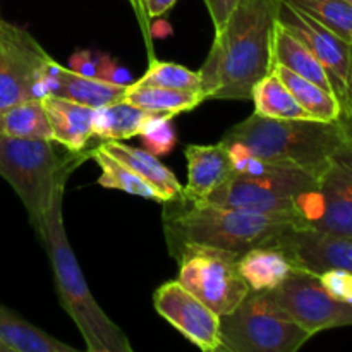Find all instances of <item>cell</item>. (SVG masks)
<instances>
[{"label":"cell","instance_id":"obj_1","mask_svg":"<svg viewBox=\"0 0 352 352\" xmlns=\"http://www.w3.org/2000/svg\"><path fill=\"white\" fill-rule=\"evenodd\" d=\"M277 0H241L199 69L206 100H251L270 72V41Z\"/></svg>","mask_w":352,"mask_h":352},{"label":"cell","instance_id":"obj_2","mask_svg":"<svg viewBox=\"0 0 352 352\" xmlns=\"http://www.w3.org/2000/svg\"><path fill=\"white\" fill-rule=\"evenodd\" d=\"M165 205L164 227L174 256L186 244L220 248L243 254L253 248L275 246L287 230L305 227L299 217L284 213H261L195 203L186 198Z\"/></svg>","mask_w":352,"mask_h":352},{"label":"cell","instance_id":"obj_3","mask_svg":"<svg viewBox=\"0 0 352 352\" xmlns=\"http://www.w3.org/2000/svg\"><path fill=\"white\" fill-rule=\"evenodd\" d=\"M65 182L67 181L60 182L55 189L50 208L45 213L40 236L48 251L58 301L81 332L89 352H133V346L126 333L109 318L93 298L69 243L62 217Z\"/></svg>","mask_w":352,"mask_h":352},{"label":"cell","instance_id":"obj_4","mask_svg":"<svg viewBox=\"0 0 352 352\" xmlns=\"http://www.w3.org/2000/svg\"><path fill=\"white\" fill-rule=\"evenodd\" d=\"M342 119L336 122L270 119L253 113L223 134V144H239L270 162L294 164L322 170L337 148L347 140Z\"/></svg>","mask_w":352,"mask_h":352},{"label":"cell","instance_id":"obj_5","mask_svg":"<svg viewBox=\"0 0 352 352\" xmlns=\"http://www.w3.org/2000/svg\"><path fill=\"white\" fill-rule=\"evenodd\" d=\"M55 144L52 140L0 136V177L19 196L38 237L55 189L89 158V150L62 157Z\"/></svg>","mask_w":352,"mask_h":352},{"label":"cell","instance_id":"obj_6","mask_svg":"<svg viewBox=\"0 0 352 352\" xmlns=\"http://www.w3.org/2000/svg\"><path fill=\"white\" fill-rule=\"evenodd\" d=\"M311 337L272 291H251L232 313L220 316L222 351L296 352Z\"/></svg>","mask_w":352,"mask_h":352},{"label":"cell","instance_id":"obj_7","mask_svg":"<svg viewBox=\"0 0 352 352\" xmlns=\"http://www.w3.org/2000/svg\"><path fill=\"white\" fill-rule=\"evenodd\" d=\"M320 172L277 162L268 174L258 177L234 174L201 203L261 213H284L302 220V208L318 188Z\"/></svg>","mask_w":352,"mask_h":352},{"label":"cell","instance_id":"obj_8","mask_svg":"<svg viewBox=\"0 0 352 352\" xmlns=\"http://www.w3.org/2000/svg\"><path fill=\"white\" fill-rule=\"evenodd\" d=\"M179 282L219 316L232 313L251 289L239 274L241 254L199 244H186L175 253Z\"/></svg>","mask_w":352,"mask_h":352},{"label":"cell","instance_id":"obj_9","mask_svg":"<svg viewBox=\"0 0 352 352\" xmlns=\"http://www.w3.org/2000/svg\"><path fill=\"white\" fill-rule=\"evenodd\" d=\"M57 62L24 28L0 19V112L48 95Z\"/></svg>","mask_w":352,"mask_h":352},{"label":"cell","instance_id":"obj_10","mask_svg":"<svg viewBox=\"0 0 352 352\" xmlns=\"http://www.w3.org/2000/svg\"><path fill=\"white\" fill-rule=\"evenodd\" d=\"M302 222L309 229L352 239L351 133L320 172L318 188L302 208Z\"/></svg>","mask_w":352,"mask_h":352},{"label":"cell","instance_id":"obj_11","mask_svg":"<svg viewBox=\"0 0 352 352\" xmlns=\"http://www.w3.org/2000/svg\"><path fill=\"white\" fill-rule=\"evenodd\" d=\"M278 305L311 336L330 329L352 325V305L337 301L311 272L296 270L272 291Z\"/></svg>","mask_w":352,"mask_h":352},{"label":"cell","instance_id":"obj_12","mask_svg":"<svg viewBox=\"0 0 352 352\" xmlns=\"http://www.w3.org/2000/svg\"><path fill=\"white\" fill-rule=\"evenodd\" d=\"M275 21L305 43L322 62L342 105L352 69V43L284 0L275 2Z\"/></svg>","mask_w":352,"mask_h":352},{"label":"cell","instance_id":"obj_13","mask_svg":"<svg viewBox=\"0 0 352 352\" xmlns=\"http://www.w3.org/2000/svg\"><path fill=\"white\" fill-rule=\"evenodd\" d=\"M153 306L165 322L170 323L198 349L222 351L220 316L179 280L162 284L153 294Z\"/></svg>","mask_w":352,"mask_h":352},{"label":"cell","instance_id":"obj_14","mask_svg":"<svg viewBox=\"0 0 352 352\" xmlns=\"http://www.w3.org/2000/svg\"><path fill=\"white\" fill-rule=\"evenodd\" d=\"M277 246H282L299 270L320 274L330 268L352 272V239L322 232L309 227L287 230Z\"/></svg>","mask_w":352,"mask_h":352},{"label":"cell","instance_id":"obj_15","mask_svg":"<svg viewBox=\"0 0 352 352\" xmlns=\"http://www.w3.org/2000/svg\"><path fill=\"white\" fill-rule=\"evenodd\" d=\"M184 153L188 160V186L184 188V198L189 201H205L215 189L226 184L234 175L229 150L222 143L189 144Z\"/></svg>","mask_w":352,"mask_h":352},{"label":"cell","instance_id":"obj_16","mask_svg":"<svg viewBox=\"0 0 352 352\" xmlns=\"http://www.w3.org/2000/svg\"><path fill=\"white\" fill-rule=\"evenodd\" d=\"M43 105L52 127V140L72 153L86 151L91 138H95V109L57 95H45Z\"/></svg>","mask_w":352,"mask_h":352},{"label":"cell","instance_id":"obj_17","mask_svg":"<svg viewBox=\"0 0 352 352\" xmlns=\"http://www.w3.org/2000/svg\"><path fill=\"white\" fill-rule=\"evenodd\" d=\"M129 85L107 81L102 78L85 76L69 67H62L60 64L55 65L50 76L48 85V95H57L60 98L71 100V102L81 103V105L100 109V107L110 105L119 100H124Z\"/></svg>","mask_w":352,"mask_h":352},{"label":"cell","instance_id":"obj_18","mask_svg":"<svg viewBox=\"0 0 352 352\" xmlns=\"http://www.w3.org/2000/svg\"><path fill=\"white\" fill-rule=\"evenodd\" d=\"M241 277L251 291H275L296 270V263L282 246H260L246 251L237 260Z\"/></svg>","mask_w":352,"mask_h":352},{"label":"cell","instance_id":"obj_19","mask_svg":"<svg viewBox=\"0 0 352 352\" xmlns=\"http://www.w3.org/2000/svg\"><path fill=\"white\" fill-rule=\"evenodd\" d=\"M102 146L112 157L127 165L131 170L136 172L141 179L150 182L164 196V203L184 198V188L181 186V182L172 174L170 168L165 167L153 153L144 148L124 144L122 141H103Z\"/></svg>","mask_w":352,"mask_h":352},{"label":"cell","instance_id":"obj_20","mask_svg":"<svg viewBox=\"0 0 352 352\" xmlns=\"http://www.w3.org/2000/svg\"><path fill=\"white\" fill-rule=\"evenodd\" d=\"M270 57L272 64L284 65L289 71L316 82V85L336 95L332 79H330V74L323 67L322 62L316 58V55L305 43H301L294 34H291L285 28H282L277 21L274 23V30H272Z\"/></svg>","mask_w":352,"mask_h":352},{"label":"cell","instance_id":"obj_21","mask_svg":"<svg viewBox=\"0 0 352 352\" xmlns=\"http://www.w3.org/2000/svg\"><path fill=\"white\" fill-rule=\"evenodd\" d=\"M158 116L162 113L150 112L126 100H119L95 110L93 134L102 141L129 140L140 136L141 131Z\"/></svg>","mask_w":352,"mask_h":352},{"label":"cell","instance_id":"obj_22","mask_svg":"<svg viewBox=\"0 0 352 352\" xmlns=\"http://www.w3.org/2000/svg\"><path fill=\"white\" fill-rule=\"evenodd\" d=\"M0 352H76L0 305Z\"/></svg>","mask_w":352,"mask_h":352},{"label":"cell","instance_id":"obj_23","mask_svg":"<svg viewBox=\"0 0 352 352\" xmlns=\"http://www.w3.org/2000/svg\"><path fill=\"white\" fill-rule=\"evenodd\" d=\"M272 71L282 79L285 86L291 89L294 98L298 100L299 105L309 113L315 120L322 122H336L342 116V105L339 98L329 89L322 88L316 82L289 71L287 67L278 64H272Z\"/></svg>","mask_w":352,"mask_h":352},{"label":"cell","instance_id":"obj_24","mask_svg":"<svg viewBox=\"0 0 352 352\" xmlns=\"http://www.w3.org/2000/svg\"><path fill=\"white\" fill-rule=\"evenodd\" d=\"M251 100L254 102V113L270 119H313L301 105L291 89L282 82V79L270 69L265 78L254 85ZM315 120V119H313Z\"/></svg>","mask_w":352,"mask_h":352},{"label":"cell","instance_id":"obj_25","mask_svg":"<svg viewBox=\"0 0 352 352\" xmlns=\"http://www.w3.org/2000/svg\"><path fill=\"white\" fill-rule=\"evenodd\" d=\"M89 158L95 160L102 174L98 177V184L105 189H119V191L129 192L133 196L153 199L157 203H164V196L144 179H141L136 172L131 170L127 165L117 160L109 153L105 148L100 146L89 150Z\"/></svg>","mask_w":352,"mask_h":352},{"label":"cell","instance_id":"obj_26","mask_svg":"<svg viewBox=\"0 0 352 352\" xmlns=\"http://www.w3.org/2000/svg\"><path fill=\"white\" fill-rule=\"evenodd\" d=\"M0 129L2 136L23 138V140H52V127L45 112L43 98L24 100L2 110Z\"/></svg>","mask_w":352,"mask_h":352},{"label":"cell","instance_id":"obj_27","mask_svg":"<svg viewBox=\"0 0 352 352\" xmlns=\"http://www.w3.org/2000/svg\"><path fill=\"white\" fill-rule=\"evenodd\" d=\"M124 100L150 112L170 113L175 117L177 113L195 110L206 98L203 93L181 91V89L160 88V86L129 85Z\"/></svg>","mask_w":352,"mask_h":352},{"label":"cell","instance_id":"obj_28","mask_svg":"<svg viewBox=\"0 0 352 352\" xmlns=\"http://www.w3.org/2000/svg\"><path fill=\"white\" fill-rule=\"evenodd\" d=\"M136 86H160V88L181 89V91L203 93L199 71H191L175 62L151 60L148 71L138 81L131 82Z\"/></svg>","mask_w":352,"mask_h":352},{"label":"cell","instance_id":"obj_29","mask_svg":"<svg viewBox=\"0 0 352 352\" xmlns=\"http://www.w3.org/2000/svg\"><path fill=\"white\" fill-rule=\"evenodd\" d=\"M352 43V6L346 0H284Z\"/></svg>","mask_w":352,"mask_h":352},{"label":"cell","instance_id":"obj_30","mask_svg":"<svg viewBox=\"0 0 352 352\" xmlns=\"http://www.w3.org/2000/svg\"><path fill=\"white\" fill-rule=\"evenodd\" d=\"M174 116L170 113H162V116L155 117L143 131H141V141H143L144 150L153 153L155 157H165L174 150L175 143H177V134H175V127L172 124Z\"/></svg>","mask_w":352,"mask_h":352},{"label":"cell","instance_id":"obj_31","mask_svg":"<svg viewBox=\"0 0 352 352\" xmlns=\"http://www.w3.org/2000/svg\"><path fill=\"white\" fill-rule=\"evenodd\" d=\"M318 277L320 284L325 287V291L330 296L340 302L352 305V272L342 270V268H330L323 270L320 274H315Z\"/></svg>","mask_w":352,"mask_h":352},{"label":"cell","instance_id":"obj_32","mask_svg":"<svg viewBox=\"0 0 352 352\" xmlns=\"http://www.w3.org/2000/svg\"><path fill=\"white\" fill-rule=\"evenodd\" d=\"M239 2L241 0H205L215 33H220L223 30V26L227 24L229 17L232 16L236 7L239 6Z\"/></svg>","mask_w":352,"mask_h":352},{"label":"cell","instance_id":"obj_33","mask_svg":"<svg viewBox=\"0 0 352 352\" xmlns=\"http://www.w3.org/2000/svg\"><path fill=\"white\" fill-rule=\"evenodd\" d=\"M175 2L177 0H143L144 12H146L148 17L164 16Z\"/></svg>","mask_w":352,"mask_h":352},{"label":"cell","instance_id":"obj_34","mask_svg":"<svg viewBox=\"0 0 352 352\" xmlns=\"http://www.w3.org/2000/svg\"><path fill=\"white\" fill-rule=\"evenodd\" d=\"M340 119L344 120L347 131H349L352 136V69H351L349 82H347L346 96H344V102H342V116H340Z\"/></svg>","mask_w":352,"mask_h":352},{"label":"cell","instance_id":"obj_35","mask_svg":"<svg viewBox=\"0 0 352 352\" xmlns=\"http://www.w3.org/2000/svg\"><path fill=\"white\" fill-rule=\"evenodd\" d=\"M131 2V6L134 7V9H136V12L140 14V16H143V12H144V3H143V0H129ZM146 14V12H144Z\"/></svg>","mask_w":352,"mask_h":352},{"label":"cell","instance_id":"obj_36","mask_svg":"<svg viewBox=\"0 0 352 352\" xmlns=\"http://www.w3.org/2000/svg\"><path fill=\"white\" fill-rule=\"evenodd\" d=\"M346 2H349V3H351V6H352V0H346Z\"/></svg>","mask_w":352,"mask_h":352},{"label":"cell","instance_id":"obj_37","mask_svg":"<svg viewBox=\"0 0 352 352\" xmlns=\"http://www.w3.org/2000/svg\"><path fill=\"white\" fill-rule=\"evenodd\" d=\"M0 136H2V129H0Z\"/></svg>","mask_w":352,"mask_h":352}]
</instances>
